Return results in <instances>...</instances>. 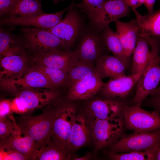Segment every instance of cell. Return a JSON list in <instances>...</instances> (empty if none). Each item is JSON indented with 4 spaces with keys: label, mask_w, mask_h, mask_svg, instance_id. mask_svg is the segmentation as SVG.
Segmentation results:
<instances>
[{
    "label": "cell",
    "mask_w": 160,
    "mask_h": 160,
    "mask_svg": "<svg viewBox=\"0 0 160 160\" xmlns=\"http://www.w3.org/2000/svg\"><path fill=\"white\" fill-rule=\"evenodd\" d=\"M146 37L151 47V56L136 84L133 102L134 105L139 106L156 89L160 82V39Z\"/></svg>",
    "instance_id": "6da1fadb"
},
{
    "label": "cell",
    "mask_w": 160,
    "mask_h": 160,
    "mask_svg": "<svg viewBox=\"0 0 160 160\" xmlns=\"http://www.w3.org/2000/svg\"><path fill=\"white\" fill-rule=\"evenodd\" d=\"M54 111H45L35 116H21L17 124L22 132L35 142L39 150L51 143Z\"/></svg>",
    "instance_id": "7a4b0ae2"
},
{
    "label": "cell",
    "mask_w": 160,
    "mask_h": 160,
    "mask_svg": "<svg viewBox=\"0 0 160 160\" xmlns=\"http://www.w3.org/2000/svg\"><path fill=\"white\" fill-rule=\"evenodd\" d=\"M68 100L54 111L51 143L70 153L68 144L72 124L76 115V105Z\"/></svg>",
    "instance_id": "3957f363"
},
{
    "label": "cell",
    "mask_w": 160,
    "mask_h": 160,
    "mask_svg": "<svg viewBox=\"0 0 160 160\" xmlns=\"http://www.w3.org/2000/svg\"><path fill=\"white\" fill-rule=\"evenodd\" d=\"M160 145V129L148 132H133L123 135L110 146L108 153L157 151Z\"/></svg>",
    "instance_id": "277c9868"
},
{
    "label": "cell",
    "mask_w": 160,
    "mask_h": 160,
    "mask_svg": "<svg viewBox=\"0 0 160 160\" xmlns=\"http://www.w3.org/2000/svg\"><path fill=\"white\" fill-rule=\"evenodd\" d=\"M124 122L123 116L110 119H95L91 127V136L95 152L108 147L124 135Z\"/></svg>",
    "instance_id": "5b68a950"
},
{
    "label": "cell",
    "mask_w": 160,
    "mask_h": 160,
    "mask_svg": "<svg viewBox=\"0 0 160 160\" xmlns=\"http://www.w3.org/2000/svg\"><path fill=\"white\" fill-rule=\"evenodd\" d=\"M124 127L133 132H148L160 129V115L154 111H149L134 105L124 106Z\"/></svg>",
    "instance_id": "8992f818"
},
{
    "label": "cell",
    "mask_w": 160,
    "mask_h": 160,
    "mask_svg": "<svg viewBox=\"0 0 160 160\" xmlns=\"http://www.w3.org/2000/svg\"><path fill=\"white\" fill-rule=\"evenodd\" d=\"M23 34L29 47L37 52L36 54L47 52L64 48L62 41L47 30L35 28L18 29Z\"/></svg>",
    "instance_id": "52a82bcc"
},
{
    "label": "cell",
    "mask_w": 160,
    "mask_h": 160,
    "mask_svg": "<svg viewBox=\"0 0 160 160\" xmlns=\"http://www.w3.org/2000/svg\"><path fill=\"white\" fill-rule=\"evenodd\" d=\"M86 100V112L95 119L106 120L123 116L125 104L115 98L104 97Z\"/></svg>",
    "instance_id": "ba28073f"
},
{
    "label": "cell",
    "mask_w": 160,
    "mask_h": 160,
    "mask_svg": "<svg viewBox=\"0 0 160 160\" xmlns=\"http://www.w3.org/2000/svg\"><path fill=\"white\" fill-rule=\"evenodd\" d=\"M67 9L57 12L44 13L28 16H10L1 19V25L33 26L43 29H49L54 27L62 20Z\"/></svg>",
    "instance_id": "9c48e42d"
},
{
    "label": "cell",
    "mask_w": 160,
    "mask_h": 160,
    "mask_svg": "<svg viewBox=\"0 0 160 160\" xmlns=\"http://www.w3.org/2000/svg\"><path fill=\"white\" fill-rule=\"evenodd\" d=\"M33 61L36 63L68 72L79 60L75 51H63L56 49L36 54Z\"/></svg>",
    "instance_id": "30bf717a"
},
{
    "label": "cell",
    "mask_w": 160,
    "mask_h": 160,
    "mask_svg": "<svg viewBox=\"0 0 160 160\" xmlns=\"http://www.w3.org/2000/svg\"><path fill=\"white\" fill-rule=\"evenodd\" d=\"M81 27L79 16L75 11L71 9L63 19L47 30L59 38L62 41L64 48L68 49L75 41Z\"/></svg>",
    "instance_id": "8fae6325"
},
{
    "label": "cell",
    "mask_w": 160,
    "mask_h": 160,
    "mask_svg": "<svg viewBox=\"0 0 160 160\" xmlns=\"http://www.w3.org/2000/svg\"><path fill=\"white\" fill-rule=\"evenodd\" d=\"M105 84L97 71L91 77L77 82L69 87L67 99L72 101L89 100L99 93Z\"/></svg>",
    "instance_id": "7c38bea8"
},
{
    "label": "cell",
    "mask_w": 160,
    "mask_h": 160,
    "mask_svg": "<svg viewBox=\"0 0 160 160\" xmlns=\"http://www.w3.org/2000/svg\"><path fill=\"white\" fill-rule=\"evenodd\" d=\"M105 46L103 39L95 34L88 33L82 38L75 51L79 60L95 65L97 60L105 54Z\"/></svg>",
    "instance_id": "4fadbf2b"
},
{
    "label": "cell",
    "mask_w": 160,
    "mask_h": 160,
    "mask_svg": "<svg viewBox=\"0 0 160 160\" xmlns=\"http://www.w3.org/2000/svg\"><path fill=\"white\" fill-rule=\"evenodd\" d=\"M143 72L111 79L105 83L99 93L105 97L126 98L136 84Z\"/></svg>",
    "instance_id": "5bb4252c"
},
{
    "label": "cell",
    "mask_w": 160,
    "mask_h": 160,
    "mask_svg": "<svg viewBox=\"0 0 160 160\" xmlns=\"http://www.w3.org/2000/svg\"><path fill=\"white\" fill-rule=\"evenodd\" d=\"M129 63L116 56L104 54L96 61L95 66L102 79H115L126 75Z\"/></svg>",
    "instance_id": "9a60e30c"
},
{
    "label": "cell",
    "mask_w": 160,
    "mask_h": 160,
    "mask_svg": "<svg viewBox=\"0 0 160 160\" xmlns=\"http://www.w3.org/2000/svg\"><path fill=\"white\" fill-rule=\"evenodd\" d=\"M131 8L127 0H106L102 7L99 27L104 29L110 23L128 16Z\"/></svg>",
    "instance_id": "2e32d148"
},
{
    "label": "cell",
    "mask_w": 160,
    "mask_h": 160,
    "mask_svg": "<svg viewBox=\"0 0 160 160\" xmlns=\"http://www.w3.org/2000/svg\"><path fill=\"white\" fill-rule=\"evenodd\" d=\"M116 23L117 34L126 55L130 57L135 48L137 38L141 33L136 19L128 23L117 20Z\"/></svg>",
    "instance_id": "e0dca14e"
},
{
    "label": "cell",
    "mask_w": 160,
    "mask_h": 160,
    "mask_svg": "<svg viewBox=\"0 0 160 160\" xmlns=\"http://www.w3.org/2000/svg\"><path fill=\"white\" fill-rule=\"evenodd\" d=\"M21 132L0 139V148L15 150L23 154L28 160H36L39 150L35 142L28 135L21 137Z\"/></svg>",
    "instance_id": "ac0fdd59"
},
{
    "label": "cell",
    "mask_w": 160,
    "mask_h": 160,
    "mask_svg": "<svg viewBox=\"0 0 160 160\" xmlns=\"http://www.w3.org/2000/svg\"><path fill=\"white\" fill-rule=\"evenodd\" d=\"M91 137V128L84 116L76 115L73 122L68 146L69 151L79 148L86 144Z\"/></svg>",
    "instance_id": "d6986e66"
},
{
    "label": "cell",
    "mask_w": 160,
    "mask_h": 160,
    "mask_svg": "<svg viewBox=\"0 0 160 160\" xmlns=\"http://www.w3.org/2000/svg\"><path fill=\"white\" fill-rule=\"evenodd\" d=\"M150 45L146 37L140 33L138 36L133 53L131 74L143 72L148 65L151 56Z\"/></svg>",
    "instance_id": "ffe728a7"
},
{
    "label": "cell",
    "mask_w": 160,
    "mask_h": 160,
    "mask_svg": "<svg viewBox=\"0 0 160 160\" xmlns=\"http://www.w3.org/2000/svg\"><path fill=\"white\" fill-rule=\"evenodd\" d=\"M12 88L30 89L33 88H53L44 75L34 68L19 78L7 83Z\"/></svg>",
    "instance_id": "44dd1931"
},
{
    "label": "cell",
    "mask_w": 160,
    "mask_h": 160,
    "mask_svg": "<svg viewBox=\"0 0 160 160\" xmlns=\"http://www.w3.org/2000/svg\"><path fill=\"white\" fill-rule=\"evenodd\" d=\"M142 33L146 36L160 39V9L150 14L141 15L136 9H132Z\"/></svg>",
    "instance_id": "7402d4cb"
},
{
    "label": "cell",
    "mask_w": 160,
    "mask_h": 160,
    "mask_svg": "<svg viewBox=\"0 0 160 160\" xmlns=\"http://www.w3.org/2000/svg\"><path fill=\"white\" fill-rule=\"evenodd\" d=\"M59 95L56 91L38 92L29 89H25L18 96L28 110H32L41 107L55 99Z\"/></svg>",
    "instance_id": "603a6c76"
},
{
    "label": "cell",
    "mask_w": 160,
    "mask_h": 160,
    "mask_svg": "<svg viewBox=\"0 0 160 160\" xmlns=\"http://www.w3.org/2000/svg\"><path fill=\"white\" fill-rule=\"evenodd\" d=\"M26 58L23 56L15 54L11 55L4 56L1 59V63L4 69L2 73L5 74L7 78L10 76V79L6 81L7 83L13 79L14 77L22 76L25 71Z\"/></svg>",
    "instance_id": "cb8c5ba5"
},
{
    "label": "cell",
    "mask_w": 160,
    "mask_h": 160,
    "mask_svg": "<svg viewBox=\"0 0 160 160\" xmlns=\"http://www.w3.org/2000/svg\"><path fill=\"white\" fill-rule=\"evenodd\" d=\"M44 13L41 4L36 0H17L6 14L9 16H25Z\"/></svg>",
    "instance_id": "d4e9b609"
},
{
    "label": "cell",
    "mask_w": 160,
    "mask_h": 160,
    "mask_svg": "<svg viewBox=\"0 0 160 160\" xmlns=\"http://www.w3.org/2000/svg\"><path fill=\"white\" fill-rule=\"evenodd\" d=\"M97 72L95 65L79 60L68 72V87L69 88L77 82L91 77Z\"/></svg>",
    "instance_id": "484cf974"
},
{
    "label": "cell",
    "mask_w": 160,
    "mask_h": 160,
    "mask_svg": "<svg viewBox=\"0 0 160 160\" xmlns=\"http://www.w3.org/2000/svg\"><path fill=\"white\" fill-rule=\"evenodd\" d=\"M104 30L103 39L108 49L113 55L129 62L130 57L126 55L116 32L113 31L108 25Z\"/></svg>",
    "instance_id": "4316f807"
},
{
    "label": "cell",
    "mask_w": 160,
    "mask_h": 160,
    "mask_svg": "<svg viewBox=\"0 0 160 160\" xmlns=\"http://www.w3.org/2000/svg\"><path fill=\"white\" fill-rule=\"evenodd\" d=\"M34 68L44 75L53 88L68 87V72L38 63H36Z\"/></svg>",
    "instance_id": "83f0119b"
},
{
    "label": "cell",
    "mask_w": 160,
    "mask_h": 160,
    "mask_svg": "<svg viewBox=\"0 0 160 160\" xmlns=\"http://www.w3.org/2000/svg\"><path fill=\"white\" fill-rule=\"evenodd\" d=\"M76 6L99 27L102 6L106 0H78Z\"/></svg>",
    "instance_id": "f1b7e54d"
},
{
    "label": "cell",
    "mask_w": 160,
    "mask_h": 160,
    "mask_svg": "<svg viewBox=\"0 0 160 160\" xmlns=\"http://www.w3.org/2000/svg\"><path fill=\"white\" fill-rule=\"evenodd\" d=\"M70 153L50 143L40 149L36 156L39 160H65L71 157Z\"/></svg>",
    "instance_id": "f546056e"
},
{
    "label": "cell",
    "mask_w": 160,
    "mask_h": 160,
    "mask_svg": "<svg viewBox=\"0 0 160 160\" xmlns=\"http://www.w3.org/2000/svg\"><path fill=\"white\" fill-rule=\"evenodd\" d=\"M157 151H135L121 153H108V156L113 160H156Z\"/></svg>",
    "instance_id": "4dcf8cb0"
},
{
    "label": "cell",
    "mask_w": 160,
    "mask_h": 160,
    "mask_svg": "<svg viewBox=\"0 0 160 160\" xmlns=\"http://www.w3.org/2000/svg\"><path fill=\"white\" fill-rule=\"evenodd\" d=\"M17 41L8 32L0 29V54L4 56L17 54L20 51Z\"/></svg>",
    "instance_id": "1f68e13d"
},
{
    "label": "cell",
    "mask_w": 160,
    "mask_h": 160,
    "mask_svg": "<svg viewBox=\"0 0 160 160\" xmlns=\"http://www.w3.org/2000/svg\"><path fill=\"white\" fill-rule=\"evenodd\" d=\"M7 116L0 118V139L16 135L21 132L13 116Z\"/></svg>",
    "instance_id": "d6a6232c"
},
{
    "label": "cell",
    "mask_w": 160,
    "mask_h": 160,
    "mask_svg": "<svg viewBox=\"0 0 160 160\" xmlns=\"http://www.w3.org/2000/svg\"><path fill=\"white\" fill-rule=\"evenodd\" d=\"M0 160H26L22 153L15 150L0 148Z\"/></svg>",
    "instance_id": "836d02e7"
},
{
    "label": "cell",
    "mask_w": 160,
    "mask_h": 160,
    "mask_svg": "<svg viewBox=\"0 0 160 160\" xmlns=\"http://www.w3.org/2000/svg\"><path fill=\"white\" fill-rule=\"evenodd\" d=\"M11 103L12 111L22 114L27 111L28 110L23 103L18 97L14 99Z\"/></svg>",
    "instance_id": "e575fe53"
},
{
    "label": "cell",
    "mask_w": 160,
    "mask_h": 160,
    "mask_svg": "<svg viewBox=\"0 0 160 160\" xmlns=\"http://www.w3.org/2000/svg\"><path fill=\"white\" fill-rule=\"evenodd\" d=\"M12 111V103L8 100L2 101L0 103V118L7 116Z\"/></svg>",
    "instance_id": "d590c367"
},
{
    "label": "cell",
    "mask_w": 160,
    "mask_h": 160,
    "mask_svg": "<svg viewBox=\"0 0 160 160\" xmlns=\"http://www.w3.org/2000/svg\"><path fill=\"white\" fill-rule=\"evenodd\" d=\"M151 96L148 100V104L160 115V92Z\"/></svg>",
    "instance_id": "8d00e7d4"
},
{
    "label": "cell",
    "mask_w": 160,
    "mask_h": 160,
    "mask_svg": "<svg viewBox=\"0 0 160 160\" xmlns=\"http://www.w3.org/2000/svg\"><path fill=\"white\" fill-rule=\"evenodd\" d=\"M17 0H0V15L6 14Z\"/></svg>",
    "instance_id": "74e56055"
},
{
    "label": "cell",
    "mask_w": 160,
    "mask_h": 160,
    "mask_svg": "<svg viewBox=\"0 0 160 160\" xmlns=\"http://www.w3.org/2000/svg\"><path fill=\"white\" fill-rule=\"evenodd\" d=\"M144 4L146 7L148 14H150L154 12V5L156 0H143Z\"/></svg>",
    "instance_id": "f35d334b"
},
{
    "label": "cell",
    "mask_w": 160,
    "mask_h": 160,
    "mask_svg": "<svg viewBox=\"0 0 160 160\" xmlns=\"http://www.w3.org/2000/svg\"><path fill=\"white\" fill-rule=\"evenodd\" d=\"M132 9H135L144 4L143 0H127Z\"/></svg>",
    "instance_id": "ab89813d"
},
{
    "label": "cell",
    "mask_w": 160,
    "mask_h": 160,
    "mask_svg": "<svg viewBox=\"0 0 160 160\" xmlns=\"http://www.w3.org/2000/svg\"><path fill=\"white\" fill-rule=\"evenodd\" d=\"M91 156V154L89 152L81 157L74 156L72 159L75 160H87L90 159Z\"/></svg>",
    "instance_id": "60d3db41"
},
{
    "label": "cell",
    "mask_w": 160,
    "mask_h": 160,
    "mask_svg": "<svg viewBox=\"0 0 160 160\" xmlns=\"http://www.w3.org/2000/svg\"><path fill=\"white\" fill-rule=\"evenodd\" d=\"M156 160H160V145L158 146L157 149Z\"/></svg>",
    "instance_id": "b9f144b4"
},
{
    "label": "cell",
    "mask_w": 160,
    "mask_h": 160,
    "mask_svg": "<svg viewBox=\"0 0 160 160\" xmlns=\"http://www.w3.org/2000/svg\"><path fill=\"white\" fill-rule=\"evenodd\" d=\"M160 92V84L158 87L156 89L152 92L150 95L151 96L155 95Z\"/></svg>",
    "instance_id": "7bdbcfd3"
},
{
    "label": "cell",
    "mask_w": 160,
    "mask_h": 160,
    "mask_svg": "<svg viewBox=\"0 0 160 160\" xmlns=\"http://www.w3.org/2000/svg\"><path fill=\"white\" fill-rule=\"evenodd\" d=\"M62 0H54V1L55 3H56V2H57L59 1H62Z\"/></svg>",
    "instance_id": "ee69618b"
},
{
    "label": "cell",
    "mask_w": 160,
    "mask_h": 160,
    "mask_svg": "<svg viewBox=\"0 0 160 160\" xmlns=\"http://www.w3.org/2000/svg\"><path fill=\"white\" fill-rule=\"evenodd\" d=\"M37 0V1L39 2H40L41 1V0Z\"/></svg>",
    "instance_id": "f6af8a7d"
},
{
    "label": "cell",
    "mask_w": 160,
    "mask_h": 160,
    "mask_svg": "<svg viewBox=\"0 0 160 160\" xmlns=\"http://www.w3.org/2000/svg\"><path fill=\"white\" fill-rule=\"evenodd\" d=\"M159 2H160V0H159Z\"/></svg>",
    "instance_id": "bcb514c9"
}]
</instances>
